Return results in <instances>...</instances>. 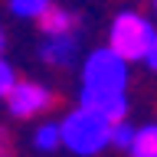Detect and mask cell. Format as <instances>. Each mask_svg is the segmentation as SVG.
Instances as JSON below:
<instances>
[{
    "label": "cell",
    "instance_id": "cell-1",
    "mask_svg": "<svg viewBox=\"0 0 157 157\" xmlns=\"http://www.w3.org/2000/svg\"><path fill=\"white\" fill-rule=\"evenodd\" d=\"M128 78L131 66L111 52L108 46L92 49L82 62V85H78V108H88L105 121H124L128 118Z\"/></svg>",
    "mask_w": 157,
    "mask_h": 157
},
{
    "label": "cell",
    "instance_id": "cell-2",
    "mask_svg": "<svg viewBox=\"0 0 157 157\" xmlns=\"http://www.w3.org/2000/svg\"><path fill=\"white\" fill-rule=\"evenodd\" d=\"M56 124H59V144L75 157H95L108 147L111 121H105L101 115L88 111V108H72Z\"/></svg>",
    "mask_w": 157,
    "mask_h": 157
},
{
    "label": "cell",
    "instance_id": "cell-3",
    "mask_svg": "<svg viewBox=\"0 0 157 157\" xmlns=\"http://www.w3.org/2000/svg\"><path fill=\"white\" fill-rule=\"evenodd\" d=\"M154 36H157V26L151 17L137 13V10H121L111 20V29H108V49L118 52L128 66L144 62V52L151 49Z\"/></svg>",
    "mask_w": 157,
    "mask_h": 157
},
{
    "label": "cell",
    "instance_id": "cell-4",
    "mask_svg": "<svg viewBox=\"0 0 157 157\" xmlns=\"http://www.w3.org/2000/svg\"><path fill=\"white\" fill-rule=\"evenodd\" d=\"M3 98H7V111L13 118H36L56 105L52 88H46L43 82H33V78H17Z\"/></svg>",
    "mask_w": 157,
    "mask_h": 157
},
{
    "label": "cell",
    "instance_id": "cell-5",
    "mask_svg": "<svg viewBox=\"0 0 157 157\" xmlns=\"http://www.w3.org/2000/svg\"><path fill=\"white\" fill-rule=\"evenodd\" d=\"M39 59L52 69H69L78 59V36L75 33H62V36H46L39 46Z\"/></svg>",
    "mask_w": 157,
    "mask_h": 157
},
{
    "label": "cell",
    "instance_id": "cell-6",
    "mask_svg": "<svg viewBox=\"0 0 157 157\" xmlns=\"http://www.w3.org/2000/svg\"><path fill=\"white\" fill-rule=\"evenodd\" d=\"M36 23H39V29H43V36H62V33H75V23H78V20H75L72 10L52 3Z\"/></svg>",
    "mask_w": 157,
    "mask_h": 157
},
{
    "label": "cell",
    "instance_id": "cell-7",
    "mask_svg": "<svg viewBox=\"0 0 157 157\" xmlns=\"http://www.w3.org/2000/svg\"><path fill=\"white\" fill-rule=\"evenodd\" d=\"M128 157H157V124H141L134 128L131 147L124 151Z\"/></svg>",
    "mask_w": 157,
    "mask_h": 157
},
{
    "label": "cell",
    "instance_id": "cell-8",
    "mask_svg": "<svg viewBox=\"0 0 157 157\" xmlns=\"http://www.w3.org/2000/svg\"><path fill=\"white\" fill-rule=\"evenodd\" d=\"M56 0H7V10L17 20H39Z\"/></svg>",
    "mask_w": 157,
    "mask_h": 157
},
{
    "label": "cell",
    "instance_id": "cell-9",
    "mask_svg": "<svg viewBox=\"0 0 157 157\" xmlns=\"http://www.w3.org/2000/svg\"><path fill=\"white\" fill-rule=\"evenodd\" d=\"M33 147H36L39 154H52V151H59V124L56 121H43V124L33 131Z\"/></svg>",
    "mask_w": 157,
    "mask_h": 157
},
{
    "label": "cell",
    "instance_id": "cell-10",
    "mask_svg": "<svg viewBox=\"0 0 157 157\" xmlns=\"http://www.w3.org/2000/svg\"><path fill=\"white\" fill-rule=\"evenodd\" d=\"M131 137H134V124L131 121H115L111 131H108V147H118V151H128L131 147Z\"/></svg>",
    "mask_w": 157,
    "mask_h": 157
},
{
    "label": "cell",
    "instance_id": "cell-11",
    "mask_svg": "<svg viewBox=\"0 0 157 157\" xmlns=\"http://www.w3.org/2000/svg\"><path fill=\"white\" fill-rule=\"evenodd\" d=\"M13 82H17V69H13L7 59L0 56V98L7 95L10 88H13Z\"/></svg>",
    "mask_w": 157,
    "mask_h": 157
},
{
    "label": "cell",
    "instance_id": "cell-12",
    "mask_svg": "<svg viewBox=\"0 0 157 157\" xmlns=\"http://www.w3.org/2000/svg\"><path fill=\"white\" fill-rule=\"evenodd\" d=\"M144 62H147V69L157 75V36H154V43H151V49L144 52Z\"/></svg>",
    "mask_w": 157,
    "mask_h": 157
},
{
    "label": "cell",
    "instance_id": "cell-13",
    "mask_svg": "<svg viewBox=\"0 0 157 157\" xmlns=\"http://www.w3.org/2000/svg\"><path fill=\"white\" fill-rule=\"evenodd\" d=\"M10 154V144H7V134L0 131V157H7Z\"/></svg>",
    "mask_w": 157,
    "mask_h": 157
},
{
    "label": "cell",
    "instance_id": "cell-14",
    "mask_svg": "<svg viewBox=\"0 0 157 157\" xmlns=\"http://www.w3.org/2000/svg\"><path fill=\"white\" fill-rule=\"evenodd\" d=\"M7 49V33H3V26H0V52Z\"/></svg>",
    "mask_w": 157,
    "mask_h": 157
},
{
    "label": "cell",
    "instance_id": "cell-15",
    "mask_svg": "<svg viewBox=\"0 0 157 157\" xmlns=\"http://www.w3.org/2000/svg\"><path fill=\"white\" fill-rule=\"evenodd\" d=\"M151 10H154V20H157V0H151Z\"/></svg>",
    "mask_w": 157,
    "mask_h": 157
}]
</instances>
